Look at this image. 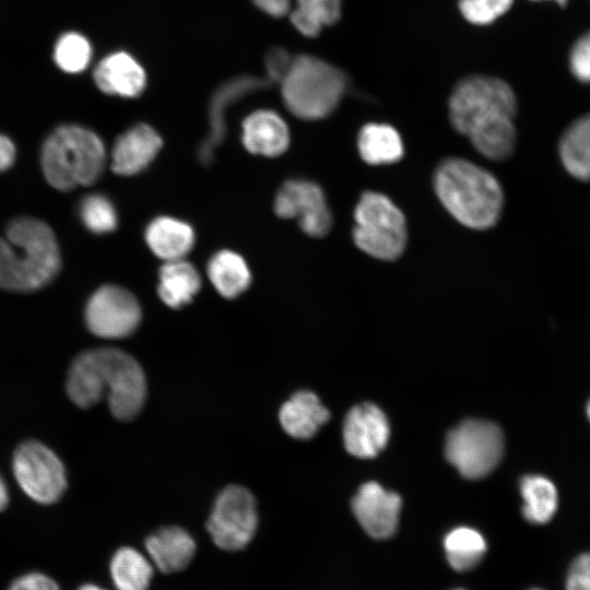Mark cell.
Here are the masks:
<instances>
[{"label":"cell","instance_id":"obj_26","mask_svg":"<svg viewBox=\"0 0 590 590\" xmlns=\"http://www.w3.org/2000/svg\"><path fill=\"white\" fill-rule=\"evenodd\" d=\"M208 274L216 291L226 298L240 295L251 280L245 260L229 250L220 251L211 258Z\"/></svg>","mask_w":590,"mask_h":590},{"label":"cell","instance_id":"obj_39","mask_svg":"<svg viewBox=\"0 0 590 590\" xmlns=\"http://www.w3.org/2000/svg\"><path fill=\"white\" fill-rule=\"evenodd\" d=\"M9 491L4 479L0 474V512L8 507Z\"/></svg>","mask_w":590,"mask_h":590},{"label":"cell","instance_id":"obj_43","mask_svg":"<svg viewBox=\"0 0 590 590\" xmlns=\"http://www.w3.org/2000/svg\"><path fill=\"white\" fill-rule=\"evenodd\" d=\"M531 590H541V589H531Z\"/></svg>","mask_w":590,"mask_h":590},{"label":"cell","instance_id":"obj_3","mask_svg":"<svg viewBox=\"0 0 590 590\" xmlns=\"http://www.w3.org/2000/svg\"><path fill=\"white\" fill-rule=\"evenodd\" d=\"M61 267L60 250L51 228L40 220H12L0 237V287L33 292L46 286Z\"/></svg>","mask_w":590,"mask_h":590},{"label":"cell","instance_id":"obj_42","mask_svg":"<svg viewBox=\"0 0 590 590\" xmlns=\"http://www.w3.org/2000/svg\"><path fill=\"white\" fill-rule=\"evenodd\" d=\"M587 415H588V417L590 420V400H589L588 405H587Z\"/></svg>","mask_w":590,"mask_h":590},{"label":"cell","instance_id":"obj_28","mask_svg":"<svg viewBox=\"0 0 590 590\" xmlns=\"http://www.w3.org/2000/svg\"><path fill=\"white\" fill-rule=\"evenodd\" d=\"M261 82L252 80H240L226 87L221 88L211 103L210 108V131L199 148L198 157L203 164H209L214 151L221 144L225 134L224 113L228 105L237 96L251 90Z\"/></svg>","mask_w":590,"mask_h":590},{"label":"cell","instance_id":"obj_6","mask_svg":"<svg viewBox=\"0 0 590 590\" xmlns=\"http://www.w3.org/2000/svg\"><path fill=\"white\" fill-rule=\"evenodd\" d=\"M286 108L305 120L322 119L338 107L346 76L337 67L310 55H299L281 80Z\"/></svg>","mask_w":590,"mask_h":590},{"label":"cell","instance_id":"obj_18","mask_svg":"<svg viewBox=\"0 0 590 590\" xmlns=\"http://www.w3.org/2000/svg\"><path fill=\"white\" fill-rule=\"evenodd\" d=\"M241 139L251 153L278 156L287 149L290 132L285 121L276 113L258 110L244 120Z\"/></svg>","mask_w":590,"mask_h":590},{"label":"cell","instance_id":"obj_35","mask_svg":"<svg viewBox=\"0 0 590 590\" xmlns=\"http://www.w3.org/2000/svg\"><path fill=\"white\" fill-rule=\"evenodd\" d=\"M8 590H60V587L51 577L32 571L15 578Z\"/></svg>","mask_w":590,"mask_h":590},{"label":"cell","instance_id":"obj_37","mask_svg":"<svg viewBox=\"0 0 590 590\" xmlns=\"http://www.w3.org/2000/svg\"><path fill=\"white\" fill-rule=\"evenodd\" d=\"M255 4L269 15L281 17L291 11L292 0H252Z\"/></svg>","mask_w":590,"mask_h":590},{"label":"cell","instance_id":"obj_27","mask_svg":"<svg viewBox=\"0 0 590 590\" xmlns=\"http://www.w3.org/2000/svg\"><path fill=\"white\" fill-rule=\"evenodd\" d=\"M442 545L448 564L457 571L476 567L487 551L483 534L470 527H457L449 531Z\"/></svg>","mask_w":590,"mask_h":590},{"label":"cell","instance_id":"obj_41","mask_svg":"<svg viewBox=\"0 0 590 590\" xmlns=\"http://www.w3.org/2000/svg\"><path fill=\"white\" fill-rule=\"evenodd\" d=\"M554 1L557 2L560 5H565L568 0H554Z\"/></svg>","mask_w":590,"mask_h":590},{"label":"cell","instance_id":"obj_5","mask_svg":"<svg viewBox=\"0 0 590 590\" xmlns=\"http://www.w3.org/2000/svg\"><path fill=\"white\" fill-rule=\"evenodd\" d=\"M105 160L99 137L76 125L57 128L42 149V168L47 181L63 191L95 182L103 173Z\"/></svg>","mask_w":590,"mask_h":590},{"label":"cell","instance_id":"obj_33","mask_svg":"<svg viewBox=\"0 0 590 590\" xmlns=\"http://www.w3.org/2000/svg\"><path fill=\"white\" fill-rule=\"evenodd\" d=\"M569 62L571 72L578 80L590 82V32L576 42Z\"/></svg>","mask_w":590,"mask_h":590},{"label":"cell","instance_id":"obj_12","mask_svg":"<svg viewBox=\"0 0 590 590\" xmlns=\"http://www.w3.org/2000/svg\"><path fill=\"white\" fill-rule=\"evenodd\" d=\"M274 211L283 219H298L300 228L311 237H323L332 227L324 193L312 181H286L275 197Z\"/></svg>","mask_w":590,"mask_h":590},{"label":"cell","instance_id":"obj_24","mask_svg":"<svg viewBox=\"0 0 590 590\" xmlns=\"http://www.w3.org/2000/svg\"><path fill=\"white\" fill-rule=\"evenodd\" d=\"M523 518L531 524H545L558 507V493L553 482L542 475H526L520 481Z\"/></svg>","mask_w":590,"mask_h":590},{"label":"cell","instance_id":"obj_44","mask_svg":"<svg viewBox=\"0 0 590 590\" xmlns=\"http://www.w3.org/2000/svg\"><path fill=\"white\" fill-rule=\"evenodd\" d=\"M456 590H463V589H456Z\"/></svg>","mask_w":590,"mask_h":590},{"label":"cell","instance_id":"obj_16","mask_svg":"<svg viewBox=\"0 0 590 590\" xmlns=\"http://www.w3.org/2000/svg\"><path fill=\"white\" fill-rule=\"evenodd\" d=\"M162 148V139L148 125L139 123L122 133L111 152V169L122 176H132L145 169Z\"/></svg>","mask_w":590,"mask_h":590},{"label":"cell","instance_id":"obj_40","mask_svg":"<svg viewBox=\"0 0 590 590\" xmlns=\"http://www.w3.org/2000/svg\"><path fill=\"white\" fill-rule=\"evenodd\" d=\"M76 590H106V589L94 583H84L81 587H79Z\"/></svg>","mask_w":590,"mask_h":590},{"label":"cell","instance_id":"obj_14","mask_svg":"<svg viewBox=\"0 0 590 590\" xmlns=\"http://www.w3.org/2000/svg\"><path fill=\"white\" fill-rule=\"evenodd\" d=\"M389 433L386 415L369 402L355 405L344 418V446L349 453L357 458L376 457L386 447Z\"/></svg>","mask_w":590,"mask_h":590},{"label":"cell","instance_id":"obj_15","mask_svg":"<svg viewBox=\"0 0 590 590\" xmlns=\"http://www.w3.org/2000/svg\"><path fill=\"white\" fill-rule=\"evenodd\" d=\"M93 80L103 93L135 97L146 84V74L139 61L126 51H115L102 58L93 71Z\"/></svg>","mask_w":590,"mask_h":590},{"label":"cell","instance_id":"obj_8","mask_svg":"<svg viewBox=\"0 0 590 590\" xmlns=\"http://www.w3.org/2000/svg\"><path fill=\"white\" fill-rule=\"evenodd\" d=\"M503 452V433L492 422L467 420L447 435L446 458L467 479L476 480L489 474Z\"/></svg>","mask_w":590,"mask_h":590},{"label":"cell","instance_id":"obj_2","mask_svg":"<svg viewBox=\"0 0 590 590\" xmlns=\"http://www.w3.org/2000/svg\"><path fill=\"white\" fill-rule=\"evenodd\" d=\"M66 392L81 409L106 397L111 414L120 421L133 420L142 410L146 381L140 364L127 352L98 347L81 352L71 363Z\"/></svg>","mask_w":590,"mask_h":590},{"label":"cell","instance_id":"obj_25","mask_svg":"<svg viewBox=\"0 0 590 590\" xmlns=\"http://www.w3.org/2000/svg\"><path fill=\"white\" fill-rule=\"evenodd\" d=\"M153 564L130 546L118 548L109 563V573L117 590H148L153 578Z\"/></svg>","mask_w":590,"mask_h":590},{"label":"cell","instance_id":"obj_11","mask_svg":"<svg viewBox=\"0 0 590 590\" xmlns=\"http://www.w3.org/2000/svg\"><path fill=\"white\" fill-rule=\"evenodd\" d=\"M88 330L105 339L130 335L141 321V308L137 298L126 288L116 285L99 287L85 307Z\"/></svg>","mask_w":590,"mask_h":590},{"label":"cell","instance_id":"obj_17","mask_svg":"<svg viewBox=\"0 0 590 590\" xmlns=\"http://www.w3.org/2000/svg\"><path fill=\"white\" fill-rule=\"evenodd\" d=\"M145 550L154 567L164 574L186 569L196 554L193 538L182 528L164 527L145 540Z\"/></svg>","mask_w":590,"mask_h":590},{"label":"cell","instance_id":"obj_9","mask_svg":"<svg viewBox=\"0 0 590 590\" xmlns=\"http://www.w3.org/2000/svg\"><path fill=\"white\" fill-rule=\"evenodd\" d=\"M12 471L22 491L38 504L51 505L67 489L62 461L40 441L25 440L16 447L12 456Z\"/></svg>","mask_w":590,"mask_h":590},{"label":"cell","instance_id":"obj_22","mask_svg":"<svg viewBox=\"0 0 590 590\" xmlns=\"http://www.w3.org/2000/svg\"><path fill=\"white\" fill-rule=\"evenodd\" d=\"M559 158L566 172L581 181H590V114L576 119L559 140Z\"/></svg>","mask_w":590,"mask_h":590},{"label":"cell","instance_id":"obj_38","mask_svg":"<svg viewBox=\"0 0 590 590\" xmlns=\"http://www.w3.org/2000/svg\"><path fill=\"white\" fill-rule=\"evenodd\" d=\"M15 158V146L5 135L0 134V173L11 167Z\"/></svg>","mask_w":590,"mask_h":590},{"label":"cell","instance_id":"obj_29","mask_svg":"<svg viewBox=\"0 0 590 590\" xmlns=\"http://www.w3.org/2000/svg\"><path fill=\"white\" fill-rule=\"evenodd\" d=\"M342 0H296L290 11L294 27L304 36H317L323 26L334 24L341 16Z\"/></svg>","mask_w":590,"mask_h":590},{"label":"cell","instance_id":"obj_19","mask_svg":"<svg viewBox=\"0 0 590 590\" xmlns=\"http://www.w3.org/2000/svg\"><path fill=\"white\" fill-rule=\"evenodd\" d=\"M280 423L293 438H311L330 418L319 398L310 391H298L280 410Z\"/></svg>","mask_w":590,"mask_h":590},{"label":"cell","instance_id":"obj_36","mask_svg":"<svg viewBox=\"0 0 590 590\" xmlns=\"http://www.w3.org/2000/svg\"><path fill=\"white\" fill-rule=\"evenodd\" d=\"M293 58L283 50L274 49L272 50L267 58V69L272 80L280 81L286 74Z\"/></svg>","mask_w":590,"mask_h":590},{"label":"cell","instance_id":"obj_23","mask_svg":"<svg viewBox=\"0 0 590 590\" xmlns=\"http://www.w3.org/2000/svg\"><path fill=\"white\" fill-rule=\"evenodd\" d=\"M198 271L190 263L180 260L166 261L160 270L158 295L172 308H180L190 303L200 288Z\"/></svg>","mask_w":590,"mask_h":590},{"label":"cell","instance_id":"obj_34","mask_svg":"<svg viewBox=\"0 0 590 590\" xmlns=\"http://www.w3.org/2000/svg\"><path fill=\"white\" fill-rule=\"evenodd\" d=\"M565 588L566 590H590V552L578 555L571 562Z\"/></svg>","mask_w":590,"mask_h":590},{"label":"cell","instance_id":"obj_30","mask_svg":"<svg viewBox=\"0 0 590 590\" xmlns=\"http://www.w3.org/2000/svg\"><path fill=\"white\" fill-rule=\"evenodd\" d=\"M93 57L91 42L75 31L62 33L55 42L52 60L59 70L69 74L85 71Z\"/></svg>","mask_w":590,"mask_h":590},{"label":"cell","instance_id":"obj_13","mask_svg":"<svg viewBox=\"0 0 590 590\" xmlns=\"http://www.w3.org/2000/svg\"><path fill=\"white\" fill-rule=\"evenodd\" d=\"M401 497L376 482L363 484L351 502L352 511L364 531L371 538L392 536L399 524Z\"/></svg>","mask_w":590,"mask_h":590},{"label":"cell","instance_id":"obj_31","mask_svg":"<svg viewBox=\"0 0 590 590\" xmlns=\"http://www.w3.org/2000/svg\"><path fill=\"white\" fill-rule=\"evenodd\" d=\"M84 226L95 234H106L117 227V213L111 201L99 193L86 196L80 203Z\"/></svg>","mask_w":590,"mask_h":590},{"label":"cell","instance_id":"obj_4","mask_svg":"<svg viewBox=\"0 0 590 590\" xmlns=\"http://www.w3.org/2000/svg\"><path fill=\"white\" fill-rule=\"evenodd\" d=\"M434 189L444 208L462 225L488 229L500 217L504 193L486 169L459 157L444 160L436 168Z\"/></svg>","mask_w":590,"mask_h":590},{"label":"cell","instance_id":"obj_7","mask_svg":"<svg viewBox=\"0 0 590 590\" xmlns=\"http://www.w3.org/2000/svg\"><path fill=\"white\" fill-rule=\"evenodd\" d=\"M352 237L358 249L385 261L398 259L408 240L402 211L385 194L366 191L354 209Z\"/></svg>","mask_w":590,"mask_h":590},{"label":"cell","instance_id":"obj_1","mask_svg":"<svg viewBox=\"0 0 590 590\" xmlns=\"http://www.w3.org/2000/svg\"><path fill=\"white\" fill-rule=\"evenodd\" d=\"M448 108L453 129L465 135L480 154L492 161L512 155L517 99L504 80L480 74L464 78L455 86Z\"/></svg>","mask_w":590,"mask_h":590},{"label":"cell","instance_id":"obj_32","mask_svg":"<svg viewBox=\"0 0 590 590\" xmlns=\"http://www.w3.org/2000/svg\"><path fill=\"white\" fill-rule=\"evenodd\" d=\"M514 0H459L463 17L475 25H486L505 14Z\"/></svg>","mask_w":590,"mask_h":590},{"label":"cell","instance_id":"obj_20","mask_svg":"<svg viewBox=\"0 0 590 590\" xmlns=\"http://www.w3.org/2000/svg\"><path fill=\"white\" fill-rule=\"evenodd\" d=\"M151 250L166 261L180 260L193 246L190 225L177 219L162 216L152 221L145 231Z\"/></svg>","mask_w":590,"mask_h":590},{"label":"cell","instance_id":"obj_21","mask_svg":"<svg viewBox=\"0 0 590 590\" xmlns=\"http://www.w3.org/2000/svg\"><path fill=\"white\" fill-rule=\"evenodd\" d=\"M357 149L362 160L369 165H389L404 154L400 133L387 123H367L358 132Z\"/></svg>","mask_w":590,"mask_h":590},{"label":"cell","instance_id":"obj_10","mask_svg":"<svg viewBox=\"0 0 590 590\" xmlns=\"http://www.w3.org/2000/svg\"><path fill=\"white\" fill-rule=\"evenodd\" d=\"M257 526L258 512L252 494L243 486L229 485L216 498L206 530L217 547L234 552L251 542Z\"/></svg>","mask_w":590,"mask_h":590}]
</instances>
